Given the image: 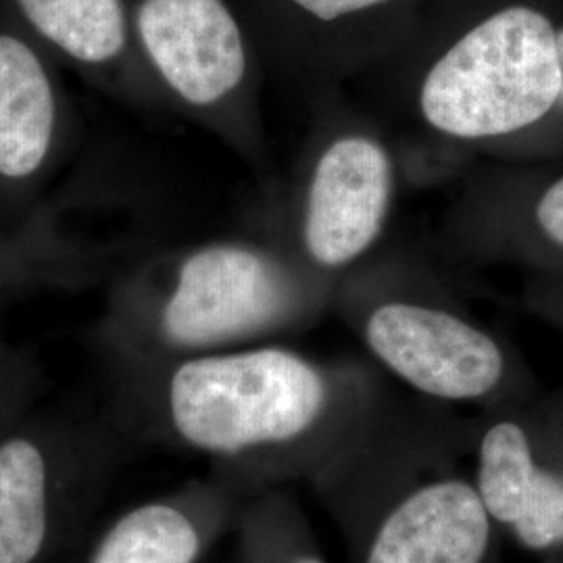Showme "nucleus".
Segmentation results:
<instances>
[{"label":"nucleus","mask_w":563,"mask_h":563,"mask_svg":"<svg viewBox=\"0 0 563 563\" xmlns=\"http://www.w3.org/2000/svg\"><path fill=\"white\" fill-rule=\"evenodd\" d=\"M560 92L551 21L530 7H507L444 53L423 80L420 104L449 136L493 139L543 120Z\"/></svg>","instance_id":"f257e3e1"},{"label":"nucleus","mask_w":563,"mask_h":563,"mask_svg":"<svg viewBox=\"0 0 563 563\" xmlns=\"http://www.w3.org/2000/svg\"><path fill=\"white\" fill-rule=\"evenodd\" d=\"M323 399L320 374L280 349L184 363L172 380L181 437L213 453L290 441L316 422Z\"/></svg>","instance_id":"f03ea898"},{"label":"nucleus","mask_w":563,"mask_h":563,"mask_svg":"<svg viewBox=\"0 0 563 563\" xmlns=\"http://www.w3.org/2000/svg\"><path fill=\"white\" fill-rule=\"evenodd\" d=\"M372 351L426 395L467 401L504 376V355L483 330L439 309L388 302L367 322Z\"/></svg>","instance_id":"7ed1b4c3"},{"label":"nucleus","mask_w":563,"mask_h":563,"mask_svg":"<svg viewBox=\"0 0 563 563\" xmlns=\"http://www.w3.org/2000/svg\"><path fill=\"white\" fill-rule=\"evenodd\" d=\"M282 305L274 263L241 246H209L184 263L163 323L174 342L211 344L274 322Z\"/></svg>","instance_id":"20e7f679"},{"label":"nucleus","mask_w":563,"mask_h":563,"mask_svg":"<svg viewBox=\"0 0 563 563\" xmlns=\"http://www.w3.org/2000/svg\"><path fill=\"white\" fill-rule=\"evenodd\" d=\"M393 174L383 146L363 136L334 142L316 167L305 244L325 267L353 262L376 241L390 201Z\"/></svg>","instance_id":"39448f33"},{"label":"nucleus","mask_w":563,"mask_h":563,"mask_svg":"<svg viewBox=\"0 0 563 563\" xmlns=\"http://www.w3.org/2000/svg\"><path fill=\"white\" fill-rule=\"evenodd\" d=\"M139 32L148 57L181 99L211 104L241 84L244 44L222 0H144Z\"/></svg>","instance_id":"423d86ee"},{"label":"nucleus","mask_w":563,"mask_h":563,"mask_svg":"<svg viewBox=\"0 0 563 563\" xmlns=\"http://www.w3.org/2000/svg\"><path fill=\"white\" fill-rule=\"evenodd\" d=\"M488 539L478 493L444 481L416 490L386 518L367 563H481Z\"/></svg>","instance_id":"0eeeda50"},{"label":"nucleus","mask_w":563,"mask_h":563,"mask_svg":"<svg viewBox=\"0 0 563 563\" xmlns=\"http://www.w3.org/2000/svg\"><path fill=\"white\" fill-rule=\"evenodd\" d=\"M55 97L36 53L0 36V176L25 178L41 167L53 141Z\"/></svg>","instance_id":"6e6552de"},{"label":"nucleus","mask_w":563,"mask_h":563,"mask_svg":"<svg viewBox=\"0 0 563 563\" xmlns=\"http://www.w3.org/2000/svg\"><path fill=\"white\" fill-rule=\"evenodd\" d=\"M46 534V472L27 441L0 446V563H30Z\"/></svg>","instance_id":"1a4fd4ad"},{"label":"nucleus","mask_w":563,"mask_h":563,"mask_svg":"<svg viewBox=\"0 0 563 563\" xmlns=\"http://www.w3.org/2000/svg\"><path fill=\"white\" fill-rule=\"evenodd\" d=\"M44 38L84 63L120 55L125 41L120 0H18Z\"/></svg>","instance_id":"9d476101"},{"label":"nucleus","mask_w":563,"mask_h":563,"mask_svg":"<svg viewBox=\"0 0 563 563\" xmlns=\"http://www.w3.org/2000/svg\"><path fill=\"white\" fill-rule=\"evenodd\" d=\"M543 472L534 463L528 439L518 423L493 426L481 446L476 490L488 518L509 526L518 522L532 501Z\"/></svg>","instance_id":"9b49d317"},{"label":"nucleus","mask_w":563,"mask_h":563,"mask_svg":"<svg viewBox=\"0 0 563 563\" xmlns=\"http://www.w3.org/2000/svg\"><path fill=\"white\" fill-rule=\"evenodd\" d=\"M197 551V530L180 511L146 505L109 532L95 563H192Z\"/></svg>","instance_id":"f8f14e48"},{"label":"nucleus","mask_w":563,"mask_h":563,"mask_svg":"<svg viewBox=\"0 0 563 563\" xmlns=\"http://www.w3.org/2000/svg\"><path fill=\"white\" fill-rule=\"evenodd\" d=\"M526 547L551 549L563 543V481L551 472L543 478L526 507L522 518L511 526Z\"/></svg>","instance_id":"ddd939ff"},{"label":"nucleus","mask_w":563,"mask_h":563,"mask_svg":"<svg viewBox=\"0 0 563 563\" xmlns=\"http://www.w3.org/2000/svg\"><path fill=\"white\" fill-rule=\"evenodd\" d=\"M537 222L551 241L563 246V176L544 190L537 205Z\"/></svg>","instance_id":"4468645a"},{"label":"nucleus","mask_w":563,"mask_h":563,"mask_svg":"<svg viewBox=\"0 0 563 563\" xmlns=\"http://www.w3.org/2000/svg\"><path fill=\"white\" fill-rule=\"evenodd\" d=\"M305 11L323 21L339 20L342 15L357 13L363 9H369L374 4H380L386 0H295Z\"/></svg>","instance_id":"2eb2a0df"},{"label":"nucleus","mask_w":563,"mask_h":563,"mask_svg":"<svg viewBox=\"0 0 563 563\" xmlns=\"http://www.w3.org/2000/svg\"><path fill=\"white\" fill-rule=\"evenodd\" d=\"M558 59H560V74H562V92H560V99L563 101V30L558 34Z\"/></svg>","instance_id":"dca6fc26"},{"label":"nucleus","mask_w":563,"mask_h":563,"mask_svg":"<svg viewBox=\"0 0 563 563\" xmlns=\"http://www.w3.org/2000/svg\"><path fill=\"white\" fill-rule=\"evenodd\" d=\"M299 563H320L318 560H301Z\"/></svg>","instance_id":"f3484780"}]
</instances>
